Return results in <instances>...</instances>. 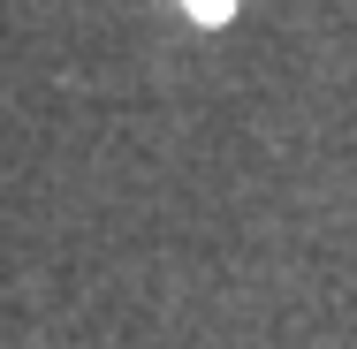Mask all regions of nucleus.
I'll list each match as a JSON object with an SVG mask.
<instances>
[{
  "mask_svg": "<svg viewBox=\"0 0 357 349\" xmlns=\"http://www.w3.org/2000/svg\"><path fill=\"white\" fill-rule=\"evenodd\" d=\"M183 8H190L198 23H228V15H236V0H183Z\"/></svg>",
  "mask_w": 357,
  "mask_h": 349,
  "instance_id": "f257e3e1",
  "label": "nucleus"
}]
</instances>
